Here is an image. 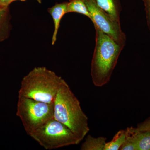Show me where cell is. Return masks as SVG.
I'll use <instances>...</instances> for the list:
<instances>
[{"mask_svg":"<svg viewBox=\"0 0 150 150\" xmlns=\"http://www.w3.org/2000/svg\"><path fill=\"white\" fill-rule=\"evenodd\" d=\"M126 140V131L121 130L115 134L110 142H106L105 150H119Z\"/></svg>","mask_w":150,"mask_h":150,"instance_id":"cell-12","label":"cell"},{"mask_svg":"<svg viewBox=\"0 0 150 150\" xmlns=\"http://www.w3.org/2000/svg\"><path fill=\"white\" fill-rule=\"evenodd\" d=\"M11 0H0V5L4 7H8Z\"/></svg>","mask_w":150,"mask_h":150,"instance_id":"cell-17","label":"cell"},{"mask_svg":"<svg viewBox=\"0 0 150 150\" xmlns=\"http://www.w3.org/2000/svg\"><path fill=\"white\" fill-rule=\"evenodd\" d=\"M54 104V118L71 129L81 142L88 133V118L80 102L63 79Z\"/></svg>","mask_w":150,"mask_h":150,"instance_id":"cell-2","label":"cell"},{"mask_svg":"<svg viewBox=\"0 0 150 150\" xmlns=\"http://www.w3.org/2000/svg\"><path fill=\"white\" fill-rule=\"evenodd\" d=\"M29 136L46 150L77 145L81 142L71 129L54 118Z\"/></svg>","mask_w":150,"mask_h":150,"instance_id":"cell-4","label":"cell"},{"mask_svg":"<svg viewBox=\"0 0 150 150\" xmlns=\"http://www.w3.org/2000/svg\"><path fill=\"white\" fill-rule=\"evenodd\" d=\"M100 8L110 17L120 22V3L119 0H95Z\"/></svg>","mask_w":150,"mask_h":150,"instance_id":"cell-8","label":"cell"},{"mask_svg":"<svg viewBox=\"0 0 150 150\" xmlns=\"http://www.w3.org/2000/svg\"><path fill=\"white\" fill-rule=\"evenodd\" d=\"M137 128L139 131H150V116L144 122L138 124Z\"/></svg>","mask_w":150,"mask_h":150,"instance_id":"cell-14","label":"cell"},{"mask_svg":"<svg viewBox=\"0 0 150 150\" xmlns=\"http://www.w3.org/2000/svg\"><path fill=\"white\" fill-rule=\"evenodd\" d=\"M107 138L104 137L95 138L89 135L81 147V150H105Z\"/></svg>","mask_w":150,"mask_h":150,"instance_id":"cell-9","label":"cell"},{"mask_svg":"<svg viewBox=\"0 0 150 150\" xmlns=\"http://www.w3.org/2000/svg\"><path fill=\"white\" fill-rule=\"evenodd\" d=\"M16 115L28 135L54 118V103L40 102L19 96Z\"/></svg>","mask_w":150,"mask_h":150,"instance_id":"cell-5","label":"cell"},{"mask_svg":"<svg viewBox=\"0 0 150 150\" xmlns=\"http://www.w3.org/2000/svg\"><path fill=\"white\" fill-rule=\"evenodd\" d=\"M145 6L148 24L150 29V7L146 6Z\"/></svg>","mask_w":150,"mask_h":150,"instance_id":"cell-16","label":"cell"},{"mask_svg":"<svg viewBox=\"0 0 150 150\" xmlns=\"http://www.w3.org/2000/svg\"><path fill=\"white\" fill-rule=\"evenodd\" d=\"M8 7H0V23L2 21L3 18L6 13Z\"/></svg>","mask_w":150,"mask_h":150,"instance_id":"cell-15","label":"cell"},{"mask_svg":"<svg viewBox=\"0 0 150 150\" xmlns=\"http://www.w3.org/2000/svg\"><path fill=\"white\" fill-rule=\"evenodd\" d=\"M0 7H4L2 6H1V5H0Z\"/></svg>","mask_w":150,"mask_h":150,"instance_id":"cell-21","label":"cell"},{"mask_svg":"<svg viewBox=\"0 0 150 150\" xmlns=\"http://www.w3.org/2000/svg\"><path fill=\"white\" fill-rule=\"evenodd\" d=\"M70 1H71V0H70Z\"/></svg>","mask_w":150,"mask_h":150,"instance_id":"cell-22","label":"cell"},{"mask_svg":"<svg viewBox=\"0 0 150 150\" xmlns=\"http://www.w3.org/2000/svg\"><path fill=\"white\" fill-rule=\"evenodd\" d=\"M145 6H148L150 7V0H143Z\"/></svg>","mask_w":150,"mask_h":150,"instance_id":"cell-18","label":"cell"},{"mask_svg":"<svg viewBox=\"0 0 150 150\" xmlns=\"http://www.w3.org/2000/svg\"><path fill=\"white\" fill-rule=\"evenodd\" d=\"M63 79L45 67H35L23 78L18 96L54 103Z\"/></svg>","mask_w":150,"mask_h":150,"instance_id":"cell-3","label":"cell"},{"mask_svg":"<svg viewBox=\"0 0 150 150\" xmlns=\"http://www.w3.org/2000/svg\"><path fill=\"white\" fill-rule=\"evenodd\" d=\"M91 14L94 27L99 28L116 42L124 46L126 36L121 28V23L112 19L100 8L95 0H83Z\"/></svg>","mask_w":150,"mask_h":150,"instance_id":"cell-6","label":"cell"},{"mask_svg":"<svg viewBox=\"0 0 150 150\" xmlns=\"http://www.w3.org/2000/svg\"></svg>","mask_w":150,"mask_h":150,"instance_id":"cell-23","label":"cell"},{"mask_svg":"<svg viewBox=\"0 0 150 150\" xmlns=\"http://www.w3.org/2000/svg\"><path fill=\"white\" fill-rule=\"evenodd\" d=\"M26 1V0H11V3L13 2L14 1Z\"/></svg>","mask_w":150,"mask_h":150,"instance_id":"cell-19","label":"cell"},{"mask_svg":"<svg viewBox=\"0 0 150 150\" xmlns=\"http://www.w3.org/2000/svg\"><path fill=\"white\" fill-rule=\"evenodd\" d=\"M37 1L38 3H40V4H41V0H37Z\"/></svg>","mask_w":150,"mask_h":150,"instance_id":"cell-20","label":"cell"},{"mask_svg":"<svg viewBox=\"0 0 150 150\" xmlns=\"http://www.w3.org/2000/svg\"><path fill=\"white\" fill-rule=\"evenodd\" d=\"M96 29V44L91 75L94 85L102 87L109 82L124 46L99 28Z\"/></svg>","mask_w":150,"mask_h":150,"instance_id":"cell-1","label":"cell"},{"mask_svg":"<svg viewBox=\"0 0 150 150\" xmlns=\"http://www.w3.org/2000/svg\"><path fill=\"white\" fill-rule=\"evenodd\" d=\"M71 12L81 14L91 21V14L83 0H71L68 2L67 13Z\"/></svg>","mask_w":150,"mask_h":150,"instance_id":"cell-10","label":"cell"},{"mask_svg":"<svg viewBox=\"0 0 150 150\" xmlns=\"http://www.w3.org/2000/svg\"><path fill=\"white\" fill-rule=\"evenodd\" d=\"M135 143L137 150H150V131H139Z\"/></svg>","mask_w":150,"mask_h":150,"instance_id":"cell-11","label":"cell"},{"mask_svg":"<svg viewBox=\"0 0 150 150\" xmlns=\"http://www.w3.org/2000/svg\"><path fill=\"white\" fill-rule=\"evenodd\" d=\"M68 2L56 4L48 9V12L51 14L54 21V30L52 38V45H54L57 40V34L61 20L65 14L67 13Z\"/></svg>","mask_w":150,"mask_h":150,"instance_id":"cell-7","label":"cell"},{"mask_svg":"<svg viewBox=\"0 0 150 150\" xmlns=\"http://www.w3.org/2000/svg\"><path fill=\"white\" fill-rule=\"evenodd\" d=\"M119 150H137L136 144L134 142L127 139L121 146Z\"/></svg>","mask_w":150,"mask_h":150,"instance_id":"cell-13","label":"cell"}]
</instances>
